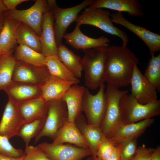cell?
I'll list each match as a JSON object with an SVG mask.
<instances>
[{
	"mask_svg": "<svg viewBox=\"0 0 160 160\" xmlns=\"http://www.w3.org/2000/svg\"><path fill=\"white\" fill-rule=\"evenodd\" d=\"M139 60L127 46L108 47L105 82L107 85L119 88L130 84L134 66Z\"/></svg>",
	"mask_w": 160,
	"mask_h": 160,
	"instance_id": "1",
	"label": "cell"
},
{
	"mask_svg": "<svg viewBox=\"0 0 160 160\" xmlns=\"http://www.w3.org/2000/svg\"><path fill=\"white\" fill-rule=\"evenodd\" d=\"M81 63L84 73L86 86L95 89L105 82L108 47H100L83 50Z\"/></svg>",
	"mask_w": 160,
	"mask_h": 160,
	"instance_id": "2",
	"label": "cell"
},
{
	"mask_svg": "<svg viewBox=\"0 0 160 160\" xmlns=\"http://www.w3.org/2000/svg\"><path fill=\"white\" fill-rule=\"evenodd\" d=\"M123 124L137 122L160 114V100L146 104L138 102L131 94H124L120 101Z\"/></svg>",
	"mask_w": 160,
	"mask_h": 160,
	"instance_id": "3",
	"label": "cell"
},
{
	"mask_svg": "<svg viewBox=\"0 0 160 160\" xmlns=\"http://www.w3.org/2000/svg\"><path fill=\"white\" fill-rule=\"evenodd\" d=\"M111 14L109 10L102 8L88 7L79 15L75 21L76 25L95 26L106 33L119 37L122 40V45L127 46L129 42L128 36L124 31L113 25L111 17Z\"/></svg>",
	"mask_w": 160,
	"mask_h": 160,
	"instance_id": "4",
	"label": "cell"
},
{
	"mask_svg": "<svg viewBox=\"0 0 160 160\" xmlns=\"http://www.w3.org/2000/svg\"><path fill=\"white\" fill-rule=\"evenodd\" d=\"M128 92L107 85L105 91L106 107L105 114L100 127L106 137L110 138L116 130L123 124L120 108L122 96Z\"/></svg>",
	"mask_w": 160,
	"mask_h": 160,
	"instance_id": "5",
	"label": "cell"
},
{
	"mask_svg": "<svg viewBox=\"0 0 160 160\" xmlns=\"http://www.w3.org/2000/svg\"><path fill=\"white\" fill-rule=\"evenodd\" d=\"M95 0H85L76 6L67 8L59 7L55 0H47L48 7L54 15V29L57 47L62 44L67 28L72 23L76 21L80 12L92 4Z\"/></svg>",
	"mask_w": 160,
	"mask_h": 160,
	"instance_id": "6",
	"label": "cell"
},
{
	"mask_svg": "<svg viewBox=\"0 0 160 160\" xmlns=\"http://www.w3.org/2000/svg\"><path fill=\"white\" fill-rule=\"evenodd\" d=\"M48 110L44 126L35 137L34 143L43 137L55 140L60 131L68 121V114L65 103L61 99L47 102Z\"/></svg>",
	"mask_w": 160,
	"mask_h": 160,
	"instance_id": "7",
	"label": "cell"
},
{
	"mask_svg": "<svg viewBox=\"0 0 160 160\" xmlns=\"http://www.w3.org/2000/svg\"><path fill=\"white\" fill-rule=\"evenodd\" d=\"M99 87L98 92L95 95L86 88L83 98L82 111L85 114L88 124L100 127L105 114L106 100L104 84Z\"/></svg>",
	"mask_w": 160,
	"mask_h": 160,
	"instance_id": "8",
	"label": "cell"
},
{
	"mask_svg": "<svg viewBox=\"0 0 160 160\" xmlns=\"http://www.w3.org/2000/svg\"><path fill=\"white\" fill-rule=\"evenodd\" d=\"M48 8L47 0H37L28 9L7 11L4 15L28 26L40 37L43 16Z\"/></svg>",
	"mask_w": 160,
	"mask_h": 160,
	"instance_id": "9",
	"label": "cell"
},
{
	"mask_svg": "<svg viewBox=\"0 0 160 160\" xmlns=\"http://www.w3.org/2000/svg\"><path fill=\"white\" fill-rule=\"evenodd\" d=\"M38 146L50 160H82L92 155L91 151L88 148L69 144L44 142Z\"/></svg>",
	"mask_w": 160,
	"mask_h": 160,
	"instance_id": "10",
	"label": "cell"
},
{
	"mask_svg": "<svg viewBox=\"0 0 160 160\" xmlns=\"http://www.w3.org/2000/svg\"><path fill=\"white\" fill-rule=\"evenodd\" d=\"M50 76L46 66H36L17 61L12 80L14 82L41 87Z\"/></svg>",
	"mask_w": 160,
	"mask_h": 160,
	"instance_id": "11",
	"label": "cell"
},
{
	"mask_svg": "<svg viewBox=\"0 0 160 160\" xmlns=\"http://www.w3.org/2000/svg\"><path fill=\"white\" fill-rule=\"evenodd\" d=\"M113 23L120 25L127 28L139 38L148 47L151 56L160 50V35L151 32L146 28L132 23L121 12L111 14Z\"/></svg>",
	"mask_w": 160,
	"mask_h": 160,
	"instance_id": "12",
	"label": "cell"
},
{
	"mask_svg": "<svg viewBox=\"0 0 160 160\" xmlns=\"http://www.w3.org/2000/svg\"><path fill=\"white\" fill-rule=\"evenodd\" d=\"M132 95L140 103L146 104L157 100L155 87L143 75L135 64L130 83Z\"/></svg>",
	"mask_w": 160,
	"mask_h": 160,
	"instance_id": "13",
	"label": "cell"
},
{
	"mask_svg": "<svg viewBox=\"0 0 160 160\" xmlns=\"http://www.w3.org/2000/svg\"><path fill=\"white\" fill-rule=\"evenodd\" d=\"M24 123L18 105L8 99L0 122V135L9 140L17 136L20 128Z\"/></svg>",
	"mask_w": 160,
	"mask_h": 160,
	"instance_id": "14",
	"label": "cell"
},
{
	"mask_svg": "<svg viewBox=\"0 0 160 160\" xmlns=\"http://www.w3.org/2000/svg\"><path fill=\"white\" fill-rule=\"evenodd\" d=\"M54 17L48 7L43 14L41 23V33L39 37L41 53L46 57L57 55L58 47L54 29Z\"/></svg>",
	"mask_w": 160,
	"mask_h": 160,
	"instance_id": "15",
	"label": "cell"
},
{
	"mask_svg": "<svg viewBox=\"0 0 160 160\" xmlns=\"http://www.w3.org/2000/svg\"><path fill=\"white\" fill-rule=\"evenodd\" d=\"M80 26L76 25L71 32L63 36L66 42L74 49L79 50L109 46L110 39L104 36L93 38L85 35L81 31Z\"/></svg>",
	"mask_w": 160,
	"mask_h": 160,
	"instance_id": "16",
	"label": "cell"
},
{
	"mask_svg": "<svg viewBox=\"0 0 160 160\" xmlns=\"http://www.w3.org/2000/svg\"><path fill=\"white\" fill-rule=\"evenodd\" d=\"M107 8L121 12H125L131 16L142 17L144 14L138 0H95L89 6Z\"/></svg>",
	"mask_w": 160,
	"mask_h": 160,
	"instance_id": "17",
	"label": "cell"
},
{
	"mask_svg": "<svg viewBox=\"0 0 160 160\" xmlns=\"http://www.w3.org/2000/svg\"><path fill=\"white\" fill-rule=\"evenodd\" d=\"M74 122L91 151L92 159L94 160L97 157L98 148L104 135L100 127L87 123L81 114L76 118Z\"/></svg>",
	"mask_w": 160,
	"mask_h": 160,
	"instance_id": "18",
	"label": "cell"
},
{
	"mask_svg": "<svg viewBox=\"0 0 160 160\" xmlns=\"http://www.w3.org/2000/svg\"><path fill=\"white\" fill-rule=\"evenodd\" d=\"M86 88L78 84L72 85L62 97L67 107L68 121L74 122L81 114L83 97Z\"/></svg>",
	"mask_w": 160,
	"mask_h": 160,
	"instance_id": "19",
	"label": "cell"
},
{
	"mask_svg": "<svg viewBox=\"0 0 160 160\" xmlns=\"http://www.w3.org/2000/svg\"><path fill=\"white\" fill-rule=\"evenodd\" d=\"M154 121V119L151 118L135 123L123 124L116 130L110 139L117 145L129 139L138 138Z\"/></svg>",
	"mask_w": 160,
	"mask_h": 160,
	"instance_id": "20",
	"label": "cell"
},
{
	"mask_svg": "<svg viewBox=\"0 0 160 160\" xmlns=\"http://www.w3.org/2000/svg\"><path fill=\"white\" fill-rule=\"evenodd\" d=\"M9 100L19 105L41 96L40 87L13 82L4 90Z\"/></svg>",
	"mask_w": 160,
	"mask_h": 160,
	"instance_id": "21",
	"label": "cell"
},
{
	"mask_svg": "<svg viewBox=\"0 0 160 160\" xmlns=\"http://www.w3.org/2000/svg\"><path fill=\"white\" fill-rule=\"evenodd\" d=\"M18 105L25 123L47 116V102L41 96Z\"/></svg>",
	"mask_w": 160,
	"mask_h": 160,
	"instance_id": "22",
	"label": "cell"
},
{
	"mask_svg": "<svg viewBox=\"0 0 160 160\" xmlns=\"http://www.w3.org/2000/svg\"><path fill=\"white\" fill-rule=\"evenodd\" d=\"M75 84H78L51 76L47 82L41 87V96L47 102L61 99L70 87Z\"/></svg>",
	"mask_w": 160,
	"mask_h": 160,
	"instance_id": "23",
	"label": "cell"
},
{
	"mask_svg": "<svg viewBox=\"0 0 160 160\" xmlns=\"http://www.w3.org/2000/svg\"><path fill=\"white\" fill-rule=\"evenodd\" d=\"M4 16L0 32V50L5 54L12 53L17 44L15 33L20 22Z\"/></svg>",
	"mask_w": 160,
	"mask_h": 160,
	"instance_id": "24",
	"label": "cell"
},
{
	"mask_svg": "<svg viewBox=\"0 0 160 160\" xmlns=\"http://www.w3.org/2000/svg\"><path fill=\"white\" fill-rule=\"evenodd\" d=\"M52 143L55 144L68 143L78 147L89 148L87 142L75 122L68 121L62 127Z\"/></svg>",
	"mask_w": 160,
	"mask_h": 160,
	"instance_id": "25",
	"label": "cell"
},
{
	"mask_svg": "<svg viewBox=\"0 0 160 160\" xmlns=\"http://www.w3.org/2000/svg\"><path fill=\"white\" fill-rule=\"evenodd\" d=\"M57 55L60 61L76 78L81 77L83 70L79 55L62 44L58 46Z\"/></svg>",
	"mask_w": 160,
	"mask_h": 160,
	"instance_id": "26",
	"label": "cell"
},
{
	"mask_svg": "<svg viewBox=\"0 0 160 160\" xmlns=\"http://www.w3.org/2000/svg\"><path fill=\"white\" fill-rule=\"evenodd\" d=\"M15 37L17 44L18 45L25 46L37 52L41 53L39 37L28 26L20 23L16 31Z\"/></svg>",
	"mask_w": 160,
	"mask_h": 160,
	"instance_id": "27",
	"label": "cell"
},
{
	"mask_svg": "<svg viewBox=\"0 0 160 160\" xmlns=\"http://www.w3.org/2000/svg\"><path fill=\"white\" fill-rule=\"evenodd\" d=\"M45 65L51 76L62 79L79 83V79L73 74L60 61L57 55L46 57Z\"/></svg>",
	"mask_w": 160,
	"mask_h": 160,
	"instance_id": "28",
	"label": "cell"
},
{
	"mask_svg": "<svg viewBox=\"0 0 160 160\" xmlns=\"http://www.w3.org/2000/svg\"><path fill=\"white\" fill-rule=\"evenodd\" d=\"M14 56L17 61L25 64L38 67L45 66V57L25 45L19 44L16 47Z\"/></svg>",
	"mask_w": 160,
	"mask_h": 160,
	"instance_id": "29",
	"label": "cell"
},
{
	"mask_svg": "<svg viewBox=\"0 0 160 160\" xmlns=\"http://www.w3.org/2000/svg\"><path fill=\"white\" fill-rule=\"evenodd\" d=\"M17 62L12 53L5 54L0 58V91L4 90L13 82L12 77Z\"/></svg>",
	"mask_w": 160,
	"mask_h": 160,
	"instance_id": "30",
	"label": "cell"
},
{
	"mask_svg": "<svg viewBox=\"0 0 160 160\" xmlns=\"http://www.w3.org/2000/svg\"><path fill=\"white\" fill-rule=\"evenodd\" d=\"M46 117L39 118L30 122L23 124L20 128L17 136L23 140L25 147L29 145L32 138L35 137L43 127Z\"/></svg>",
	"mask_w": 160,
	"mask_h": 160,
	"instance_id": "31",
	"label": "cell"
},
{
	"mask_svg": "<svg viewBox=\"0 0 160 160\" xmlns=\"http://www.w3.org/2000/svg\"><path fill=\"white\" fill-rule=\"evenodd\" d=\"M145 77L160 91V54L151 56L145 70Z\"/></svg>",
	"mask_w": 160,
	"mask_h": 160,
	"instance_id": "32",
	"label": "cell"
},
{
	"mask_svg": "<svg viewBox=\"0 0 160 160\" xmlns=\"http://www.w3.org/2000/svg\"><path fill=\"white\" fill-rule=\"evenodd\" d=\"M137 138L129 139L119 143L120 145V160H131L137 148Z\"/></svg>",
	"mask_w": 160,
	"mask_h": 160,
	"instance_id": "33",
	"label": "cell"
},
{
	"mask_svg": "<svg viewBox=\"0 0 160 160\" xmlns=\"http://www.w3.org/2000/svg\"><path fill=\"white\" fill-rule=\"evenodd\" d=\"M0 154L12 157L18 158L23 156L24 153L21 149L15 148L8 139L0 135Z\"/></svg>",
	"mask_w": 160,
	"mask_h": 160,
	"instance_id": "34",
	"label": "cell"
},
{
	"mask_svg": "<svg viewBox=\"0 0 160 160\" xmlns=\"http://www.w3.org/2000/svg\"><path fill=\"white\" fill-rule=\"evenodd\" d=\"M116 145L110 138L104 136L99 146L96 156L102 160H106L113 151Z\"/></svg>",
	"mask_w": 160,
	"mask_h": 160,
	"instance_id": "35",
	"label": "cell"
},
{
	"mask_svg": "<svg viewBox=\"0 0 160 160\" xmlns=\"http://www.w3.org/2000/svg\"><path fill=\"white\" fill-rule=\"evenodd\" d=\"M24 154L23 160H50L38 146L25 147Z\"/></svg>",
	"mask_w": 160,
	"mask_h": 160,
	"instance_id": "36",
	"label": "cell"
},
{
	"mask_svg": "<svg viewBox=\"0 0 160 160\" xmlns=\"http://www.w3.org/2000/svg\"><path fill=\"white\" fill-rule=\"evenodd\" d=\"M154 149L152 148H148L144 144L139 146L131 160H152Z\"/></svg>",
	"mask_w": 160,
	"mask_h": 160,
	"instance_id": "37",
	"label": "cell"
},
{
	"mask_svg": "<svg viewBox=\"0 0 160 160\" xmlns=\"http://www.w3.org/2000/svg\"><path fill=\"white\" fill-rule=\"evenodd\" d=\"M28 1V0H2V1L7 11H11L15 9L16 7L20 3Z\"/></svg>",
	"mask_w": 160,
	"mask_h": 160,
	"instance_id": "38",
	"label": "cell"
},
{
	"mask_svg": "<svg viewBox=\"0 0 160 160\" xmlns=\"http://www.w3.org/2000/svg\"><path fill=\"white\" fill-rule=\"evenodd\" d=\"M120 145L118 144L115 147L110 157L106 160H120Z\"/></svg>",
	"mask_w": 160,
	"mask_h": 160,
	"instance_id": "39",
	"label": "cell"
},
{
	"mask_svg": "<svg viewBox=\"0 0 160 160\" xmlns=\"http://www.w3.org/2000/svg\"><path fill=\"white\" fill-rule=\"evenodd\" d=\"M152 160H160V146H157L154 148L152 155Z\"/></svg>",
	"mask_w": 160,
	"mask_h": 160,
	"instance_id": "40",
	"label": "cell"
},
{
	"mask_svg": "<svg viewBox=\"0 0 160 160\" xmlns=\"http://www.w3.org/2000/svg\"><path fill=\"white\" fill-rule=\"evenodd\" d=\"M25 156L24 155L20 157L14 158L6 156L0 154V160H23Z\"/></svg>",
	"mask_w": 160,
	"mask_h": 160,
	"instance_id": "41",
	"label": "cell"
},
{
	"mask_svg": "<svg viewBox=\"0 0 160 160\" xmlns=\"http://www.w3.org/2000/svg\"><path fill=\"white\" fill-rule=\"evenodd\" d=\"M7 10L3 4L2 0H0V17L4 15Z\"/></svg>",
	"mask_w": 160,
	"mask_h": 160,
	"instance_id": "42",
	"label": "cell"
},
{
	"mask_svg": "<svg viewBox=\"0 0 160 160\" xmlns=\"http://www.w3.org/2000/svg\"><path fill=\"white\" fill-rule=\"evenodd\" d=\"M4 19V15L0 17V32L3 26Z\"/></svg>",
	"mask_w": 160,
	"mask_h": 160,
	"instance_id": "43",
	"label": "cell"
},
{
	"mask_svg": "<svg viewBox=\"0 0 160 160\" xmlns=\"http://www.w3.org/2000/svg\"><path fill=\"white\" fill-rule=\"evenodd\" d=\"M5 54H5L0 50V58Z\"/></svg>",
	"mask_w": 160,
	"mask_h": 160,
	"instance_id": "44",
	"label": "cell"
},
{
	"mask_svg": "<svg viewBox=\"0 0 160 160\" xmlns=\"http://www.w3.org/2000/svg\"><path fill=\"white\" fill-rule=\"evenodd\" d=\"M94 160H102L100 158L97 157H96V158L95 159H94Z\"/></svg>",
	"mask_w": 160,
	"mask_h": 160,
	"instance_id": "45",
	"label": "cell"
},
{
	"mask_svg": "<svg viewBox=\"0 0 160 160\" xmlns=\"http://www.w3.org/2000/svg\"><path fill=\"white\" fill-rule=\"evenodd\" d=\"M87 160H92V159L90 158H88Z\"/></svg>",
	"mask_w": 160,
	"mask_h": 160,
	"instance_id": "46",
	"label": "cell"
}]
</instances>
